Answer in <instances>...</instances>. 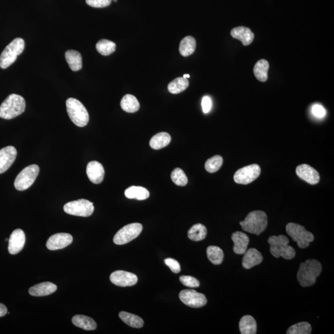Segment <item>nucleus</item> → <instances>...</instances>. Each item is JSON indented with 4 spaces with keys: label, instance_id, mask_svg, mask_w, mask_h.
I'll return each mask as SVG.
<instances>
[{
    "label": "nucleus",
    "instance_id": "obj_5",
    "mask_svg": "<svg viewBox=\"0 0 334 334\" xmlns=\"http://www.w3.org/2000/svg\"><path fill=\"white\" fill-rule=\"evenodd\" d=\"M67 110L71 120L79 127H84L88 124L89 115L88 110L80 101L69 98L66 102Z\"/></svg>",
    "mask_w": 334,
    "mask_h": 334
},
{
    "label": "nucleus",
    "instance_id": "obj_24",
    "mask_svg": "<svg viewBox=\"0 0 334 334\" xmlns=\"http://www.w3.org/2000/svg\"><path fill=\"white\" fill-rule=\"evenodd\" d=\"M239 328L242 334H255L257 332L256 320L251 315H246L241 317Z\"/></svg>",
    "mask_w": 334,
    "mask_h": 334
},
{
    "label": "nucleus",
    "instance_id": "obj_4",
    "mask_svg": "<svg viewBox=\"0 0 334 334\" xmlns=\"http://www.w3.org/2000/svg\"><path fill=\"white\" fill-rule=\"evenodd\" d=\"M268 243L270 244V253L276 258L282 257L285 259L294 258L296 251L289 245V240L285 235L270 236Z\"/></svg>",
    "mask_w": 334,
    "mask_h": 334
},
{
    "label": "nucleus",
    "instance_id": "obj_42",
    "mask_svg": "<svg viewBox=\"0 0 334 334\" xmlns=\"http://www.w3.org/2000/svg\"><path fill=\"white\" fill-rule=\"evenodd\" d=\"M312 112L315 117L318 118L324 117L326 114L324 107L318 104H315L312 107Z\"/></svg>",
    "mask_w": 334,
    "mask_h": 334
},
{
    "label": "nucleus",
    "instance_id": "obj_35",
    "mask_svg": "<svg viewBox=\"0 0 334 334\" xmlns=\"http://www.w3.org/2000/svg\"><path fill=\"white\" fill-rule=\"evenodd\" d=\"M116 44L114 42L102 39L99 41L96 44V49L99 54L104 56H109L115 51Z\"/></svg>",
    "mask_w": 334,
    "mask_h": 334
},
{
    "label": "nucleus",
    "instance_id": "obj_46",
    "mask_svg": "<svg viewBox=\"0 0 334 334\" xmlns=\"http://www.w3.org/2000/svg\"><path fill=\"white\" fill-rule=\"evenodd\" d=\"M5 241H9V239H7H7H5Z\"/></svg>",
    "mask_w": 334,
    "mask_h": 334
},
{
    "label": "nucleus",
    "instance_id": "obj_34",
    "mask_svg": "<svg viewBox=\"0 0 334 334\" xmlns=\"http://www.w3.org/2000/svg\"><path fill=\"white\" fill-rule=\"evenodd\" d=\"M207 257L214 265L222 264L224 258V253L222 249L215 246H210L207 249Z\"/></svg>",
    "mask_w": 334,
    "mask_h": 334
},
{
    "label": "nucleus",
    "instance_id": "obj_3",
    "mask_svg": "<svg viewBox=\"0 0 334 334\" xmlns=\"http://www.w3.org/2000/svg\"><path fill=\"white\" fill-rule=\"evenodd\" d=\"M240 224L244 231L259 235L266 229L268 225L267 216L261 210H254L249 213L245 219L240 222Z\"/></svg>",
    "mask_w": 334,
    "mask_h": 334
},
{
    "label": "nucleus",
    "instance_id": "obj_39",
    "mask_svg": "<svg viewBox=\"0 0 334 334\" xmlns=\"http://www.w3.org/2000/svg\"><path fill=\"white\" fill-rule=\"evenodd\" d=\"M180 280L184 285L190 288L199 287L200 283L196 278L188 275H182L180 277Z\"/></svg>",
    "mask_w": 334,
    "mask_h": 334
},
{
    "label": "nucleus",
    "instance_id": "obj_18",
    "mask_svg": "<svg viewBox=\"0 0 334 334\" xmlns=\"http://www.w3.org/2000/svg\"><path fill=\"white\" fill-rule=\"evenodd\" d=\"M88 177L92 183L100 184L103 181L105 176V170L101 163L92 161L89 163L86 168Z\"/></svg>",
    "mask_w": 334,
    "mask_h": 334
},
{
    "label": "nucleus",
    "instance_id": "obj_43",
    "mask_svg": "<svg viewBox=\"0 0 334 334\" xmlns=\"http://www.w3.org/2000/svg\"><path fill=\"white\" fill-rule=\"evenodd\" d=\"M202 110L204 114H207L210 112L212 108V101L208 96H205L202 100Z\"/></svg>",
    "mask_w": 334,
    "mask_h": 334
},
{
    "label": "nucleus",
    "instance_id": "obj_26",
    "mask_svg": "<svg viewBox=\"0 0 334 334\" xmlns=\"http://www.w3.org/2000/svg\"><path fill=\"white\" fill-rule=\"evenodd\" d=\"M171 136L169 134L162 132L152 137L149 142V145L152 149L159 150L164 148L170 143Z\"/></svg>",
    "mask_w": 334,
    "mask_h": 334
},
{
    "label": "nucleus",
    "instance_id": "obj_29",
    "mask_svg": "<svg viewBox=\"0 0 334 334\" xmlns=\"http://www.w3.org/2000/svg\"><path fill=\"white\" fill-rule=\"evenodd\" d=\"M269 62L265 60H260L255 65L254 74L255 77L261 82H265L268 79V70H269Z\"/></svg>",
    "mask_w": 334,
    "mask_h": 334
},
{
    "label": "nucleus",
    "instance_id": "obj_40",
    "mask_svg": "<svg viewBox=\"0 0 334 334\" xmlns=\"http://www.w3.org/2000/svg\"><path fill=\"white\" fill-rule=\"evenodd\" d=\"M112 0H86L89 6L93 8H105L111 4Z\"/></svg>",
    "mask_w": 334,
    "mask_h": 334
},
{
    "label": "nucleus",
    "instance_id": "obj_21",
    "mask_svg": "<svg viewBox=\"0 0 334 334\" xmlns=\"http://www.w3.org/2000/svg\"><path fill=\"white\" fill-rule=\"evenodd\" d=\"M231 36L234 39L240 41L244 46L250 45L254 40V35L250 29L240 26L231 31Z\"/></svg>",
    "mask_w": 334,
    "mask_h": 334
},
{
    "label": "nucleus",
    "instance_id": "obj_10",
    "mask_svg": "<svg viewBox=\"0 0 334 334\" xmlns=\"http://www.w3.org/2000/svg\"><path fill=\"white\" fill-rule=\"evenodd\" d=\"M143 228V225L139 223H130L126 225L115 234L114 242L118 245L130 243L140 235Z\"/></svg>",
    "mask_w": 334,
    "mask_h": 334
},
{
    "label": "nucleus",
    "instance_id": "obj_23",
    "mask_svg": "<svg viewBox=\"0 0 334 334\" xmlns=\"http://www.w3.org/2000/svg\"><path fill=\"white\" fill-rule=\"evenodd\" d=\"M65 58L71 70L73 72H78L82 69L83 59L80 52L70 50L65 53Z\"/></svg>",
    "mask_w": 334,
    "mask_h": 334
},
{
    "label": "nucleus",
    "instance_id": "obj_27",
    "mask_svg": "<svg viewBox=\"0 0 334 334\" xmlns=\"http://www.w3.org/2000/svg\"><path fill=\"white\" fill-rule=\"evenodd\" d=\"M121 107L126 112L135 113L138 112L140 108L138 99L136 97L131 94H126L123 97L121 101Z\"/></svg>",
    "mask_w": 334,
    "mask_h": 334
},
{
    "label": "nucleus",
    "instance_id": "obj_2",
    "mask_svg": "<svg viewBox=\"0 0 334 334\" xmlns=\"http://www.w3.org/2000/svg\"><path fill=\"white\" fill-rule=\"evenodd\" d=\"M26 101L20 95L11 94L0 105V118L11 120L25 111Z\"/></svg>",
    "mask_w": 334,
    "mask_h": 334
},
{
    "label": "nucleus",
    "instance_id": "obj_22",
    "mask_svg": "<svg viewBox=\"0 0 334 334\" xmlns=\"http://www.w3.org/2000/svg\"><path fill=\"white\" fill-rule=\"evenodd\" d=\"M57 290V286L51 282H43L32 286L29 290L31 295L44 296L54 293Z\"/></svg>",
    "mask_w": 334,
    "mask_h": 334
},
{
    "label": "nucleus",
    "instance_id": "obj_15",
    "mask_svg": "<svg viewBox=\"0 0 334 334\" xmlns=\"http://www.w3.org/2000/svg\"><path fill=\"white\" fill-rule=\"evenodd\" d=\"M17 157V151L15 147L7 146L0 150V174L9 169Z\"/></svg>",
    "mask_w": 334,
    "mask_h": 334
},
{
    "label": "nucleus",
    "instance_id": "obj_30",
    "mask_svg": "<svg viewBox=\"0 0 334 334\" xmlns=\"http://www.w3.org/2000/svg\"><path fill=\"white\" fill-rule=\"evenodd\" d=\"M196 47L195 39L191 36H187L181 41L179 51L183 57H187L193 54L195 51Z\"/></svg>",
    "mask_w": 334,
    "mask_h": 334
},
{
    "label": "nucleus",
    "instance_id": "obj_38",
    "mask_svg": "<svg viewBox=\"0 0 334 334\" xmlns=\"http://www.w3.org/2000/svg\"><path fill=\"white\" fill-rule=\"evenodd\" d=\"M171 179L173 183L180 186H185L188 183V179L183 170L180 168H175L171 174Z\"/></svg>",
    "mask_w": 334,
    "mask_h": 334
},
{
    "label": "nucleus",
    "instance_id": "obj_20",
    "mask_svg": "<svg viewBox=\"0 0 334 334\" xmlns=\"http://www.w3.org/2000/svg\"><path fill=\"white\" fill-rule=\"evenodd\" d=\"M231 240L234 243L233 251L237 254H243L248 249L249 239L246 234L236 231L231 235Z\"/></svg>",
    "mask_w": 334,
    "mask_h": 334
},
{
    "label": "nucleus",
    "instance_id": "obj_47",
    "mask_svg": "<svg viewBox=\"0 0 334 334\" xmlns=\"http://www.w3.org/2000/svg\"><path fill=\"white\" fill-rule=\"evenodd\" d=\"M117 1H118V0H114V2H117Z\"/></svg>",
    "mask_w": 334,
    "mask_h": 334
},
{
    "label": "nucleus",
    "instance_id": "obj_44",
    "mask_svg": "<svg viewBox=\"0 0 334 334\" xmlns=\"http://www.w3.org/2000/svg\"><path fill=\"white\" fill-rule=\"evenodd\" d=\"M8 311L5 304L0 303V317L5 316L7 314Z\"/></svg>",
    "mask_w": 334,
    "mask_h": 334
},
{
    "label": "nucleus",
    "instance_id": "obj_13",
    "mask_svg": "<svg viewBox=\"0 0 334 334\" xmlns=\"http://www.w3.org/2000/svg\"><path fill=\"white\" fill-rule=\"evenodd\" d=\"M110 279L115 285L125 287L136 285L138 278L135 273L124 270H117L110 275Z\"/></svg>",
    "mask_w": 334,
    "mask_h": 334
},
{
    "label": "nucleus",
    "instance_id": "obj_11",
    "mask_svg": "<svg viewBox=\"0 0 334 334\" xmlns=\"http://www.w3.org/2000/svg\"><path fill=\"white\" fill-rule=\"evenodd\" d=\"M261 168L257 164H252L240 168L234 175V181L241 185H248L256 180L261 174Z\"/></svg>",
    "mask_w": 334,
    "mask_h": 334
},
{
    "label": "nucleus",
    "instance_id": "obj_37",
    "mask_svg": "<svg viewBox=\"0 0 334 334\" xmlns=\"http://www.w3.org/2000/svg\"><path fill=\"white\" fill-rule=\"evenodd\" d=\"M223 158L220 156H215L210 158L205 164V168L209 173L217 172L223 165Z\"/></svg>",
    "mask_w": 334,
    "mask_h": 334
},
{
    "label": "nucleus",
    "instance_id": "obj_17",
    "mask_svg": "<svg viewBox=\"0 0 334 334\" xmlns=\"http://www.w3.org/2000/svg\"><path fill=\"white\" fill-rule=\"evenodd\" d=\"M9 251L11 254H17L22 250L26 242V235L22 230L13 231L9 239Z\"/></svg>",
    "mask_w": 334,
    "mask_h": 334
},
{
    "label": "nucleus",
    "instance_id": "obj_6",
    "mask_svg": "<svg viewBox=\"0 0 334 334\" xmlns=\"http://www.w3.org/2000/svg\"><path fill=\"white\" fill-rule=\"evenodd\" d=\"M25 42L23 39L17 38L6 47L0 55V67L6 69L17 60L18 56L25 50Z\"/></svg>",
    "mask_w": 334,
    "mask_h": 334
},
{
    "label": "nucleus",
    "instance_id": "obj_36",
    "mask_svg": "<svg viewBox=\"0 0 334 334\" xmlns=\"http://www.w3.org/2000/svg\"><path fill=\"white\" fill-rule=\"evenodd\" d=\"M311 325L307 322H301L289 327L287 334H309L311 333Z\"/></svg>",
    "mask_w": 334,
    "mask_h": 334
},
{
    "label": "nucleus",
    "instance_id": "obj_14",
    "mask_svg": "<svg viewBox=\"0 0 334 334\" xmlns=\"http://www.w3.org/2000/svg\"><path fill=\"white\" fill-rule=\"evenodd\" d=\"M73 240V236L69 233H57L49 238L46 245L50 250H58L69 246L72 243Z\"/></svg>",
    "mask_w": 334,
    "mask_h": 334
},
{
    "label": "nucleus",
    "instance_id": "obj_12",
    "mask_svg": "<svg viewBox=\"0 0 334 334\" xmlns=\"http://www.w3.org/2000/svg\"><path fill=\"white\" fill-rule=\"evenodd\" d=\"M180 300L189 307L199 308L207 304V298L204 294L194 290H183L179 294Z\"/></svg>",
    "mask_w": 334,
    "mask_h": 334
},
{
    "label": "nucleus",
    "instance_id": "obj_31",
    "mask_svg": "<svg viewBox=\"0 0 334 334\" xmlns=\"http://www.w3.org/2000/svg\"><path fill=\"white\" fill-rule=\"evenodd\" d=\"M207 233V228L201 223L194 225L188 232V238L192 241H199L206 238Z\"/></svg>",
    "mask_w": 334,
    "mask_h": 334
},
{
    "label": "nucleus",
    "instance_id": "obj_28",
    "mask_svg": "<svg viewBox=\"0 0 334 334\" xmlns=\"http://www.w3.org/2000/svg\"><path fill=\"white\" fill-rule=\"evenodd\" d=\"M125 194L128 199H136L140 201L148 199L150 196L149 192L147 189L135 186L126 189Z\"/></svg>",
    "mask_w": 334,
    "mask_h": 334
},
{
    "label": "nucleus",
    "instance_id": "obj_25",
    "mask_svg": "<svg viewBox=\"0 0 334 334\" xmlns=\"http://www.w3.org/2000/svg\"><path fill=\"white\" fill-rule=\"evenodd\" d=\"M73 324L86 330L96 329L97 324L92 318L84 315H76L73 317Z\"/></svg>",
    "mask_w": 334,
    "mask_h": 334
},
{
    "label": "nucleus",
    "instance_id": "obj_7",
    "mask_svg": "<svg viewBox=\"0 0 334 334\" xmlns=\"http://www.w3.org/2000/svg\"><path fill=\"white\" fill-rule=\"evenodd\" d=\"M286 231L294 241H296L299 248H306L310 243L314 241V235L306 230L303 226L294 223H289L286 226Z\"/></svg>",
    "mask_w": 334,
    "mask_h": 334
},
{
    "label": "nucleus",
    "instance_id": "obj_33",
    "mask_svg": "<svg viewBox=\"0 0 334 334\" xmlns=\"http://www.w3.org/2000/svg\"><path fill=\"white\" fill-rule=\"evenodd\" d=\"M189 86V81L187 78L180 77L170 83L168 86V90L173 94H178L185 91Z\"/></svg>",
    "mask_w": 334,
    "mask_h": 334
},
{
    "label": "nucleus",
    "instance_id": "obj_8",
    "mask_svg": "<svg viewBox=\"0 0 334 334\" xmlns=\"http://www.w3.org/2000/svg\"><path fill=\"white\" fill-rule=\"evenodd\" d=\"M39 167L31 165L26 167L19 173L15 181V187L18 191H25L33 185L39 175Z\"/></svg>",
    "mask_w": 334,
    "mask_h": 334
},
{
    "label": "nucleus",
    "instance_id": "obj_32",
    "mask_svg": "<svg viewBox=\"0 0 334 334\" xmlns=\"http://www.w3.org/2000/svg\"><path fill=\"white\" fill-rule=\"evenodd\" d=\"M119 316L123 322L131 327L139 328L143 327L144 320L138 315L122 311L120 312Z\"/></svg>",
    "mask_w": 334,
    "mask_h": 334
},
{
    "label": "nucleus",
    "instance_id": "obj_19",
    "mask_svg": "<svg viewBox=\"0 0 334 334\" xmlns=\"http://www.w3.org/2000/svg\"><path fill=\"white\" fill-rule=\"evenodd\" d=\"M262 261L263 257L261 252L256 249L250 248L244 252L242 265L244 269H249L261 264Z\"/></svg>",
    "mask_w": 334,
    "mask_h": 334
},
{
    "label": "nucleus",
    "instance_id": "obj_45",
    "mask_svg": "<svg viewBox=\"0 0 334 334\" xmlns=\"http://www.w3.org/2000/svg\"><path fill=\"white\" fill-rule=\"evenodd\" d=\"M183 77L188 79L190 78V76H189V75H184Z\"/></svg>",
    "mask_w": 334,
    "mask_h": 334
},
{
    "label": "nucleus",
    "instance_id": "obj_9",
    "mask_svg": "<svg viewBox=\"0 0 334 334\" xmlns=\"http://www.w3.org/2000/svg\"><path fill=\"white\" fill-rule=\"evenodd\" d=\"M63 209L68 214L87 217L93 214L94 207L93 202L81 199L68 202L63 207Z\"/></svg>",
    "mask_w": 334,
    "mask_h": 334
},
{
    "label": "nucleus",
    "instance_id": "obj_1",
    "mask_svg": "<svg viewBox=\"0 0 334 334\" xmlns=\"http://www.w3.org/2000/svg\"><path fill=\"white\" fill-rule=\"evenodd\" d=\"M322 269V265L317 260L307 259L299 265L297 279L303 287L313 285Z\"/></svg>",
    "mask_w": 334,
    "mask_h": 334
},
{
    "label": "nucleus",
    "instance_id": "obj_16",
    "mask_svg": "<svg viewBox=\"0 0 334 334\" xmlns=\"http://www.w3.org/2000/svg\"><path fill=\"white\" fill-rule=\"evenodd\" d=\"M296 175L302 180L306 181L310 185H315L319 182L320 176L319 173L314 168L309 165L302 164L296 168Z\"/></svg>",
    "mask_w": 334,
    "mask_h": 334
},
{
    "label": "nucleus",
    "instance_id": "obj_41",
    "mask_svg": "<svg viewBox=\"0 0 334 334\" xmlns=\"http://www.w3.org/2000/svg\"><path fill=\"white\" fill-rule=\"evenodd\" d=\"M164 262L173 273H178L180 272V265L177 260L172 258H167L164 260Z\"/></svg>",
    "mask_w": 334,
    "mask_h": 334
}]
</instances>
